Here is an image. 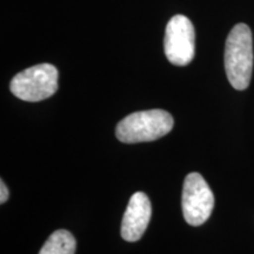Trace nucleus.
<instances>
[{"label":"nucleus","instance_id":"obj_8","mask_svg":"<svg viewBox=\"0 0 254 254\" xmlns=\"http://www.w3.org/2000/svg\"><path fill=\"white\" fill-rule=\"evenodd\" d=\"M0 202H1V204H5L6 201H7V199H8V189H7V186L5 185V183L2 182L1 180V183H0Z\"/></svg>","mask_w":254,"mask_h":254},{"label":"nucleus","instance_id":"obj_4","mask_svg":"<svg viewBox=\"0 0 254 254\" xmlns=\"http://www.w3.org/2000/svg\"><path fill=\"white\" fill-rule=\"evenodd\" d=\"M182 206L184 218L190 226H200L211 217L214 195L201 174L192 172L185 178Z\"/></svg>","mask_w":254,"mask_h":254},{"label":"nucleus","instance_id":"obj_6","mask_svg":"<svg viewBox=\"0 0 254 254\" xmlns=\"http://www.w3.org/2000/svg\"><path fill=\"white\" fill-rule=\"evenodd\" d=\"M152 214V206L148 196L136 192L129 199L122 221V237L124 240L134 243L140 240L148 226Z\"/></svg>","mask_w":254,"mask_h":254},{"label":"nucleus","instance_id":"obj_3","mask_svg":"<svg viewBox=\"0 0 254 254\" xmlns=\"http://www.w3.org/2000/svg\"><path fill=\"white\" fill-rule=\"evenodd\" d=\"M59 73L51 64H39L28 67L11 80V92L24 101L36 103L52 97L58 90Z\"/></svg>","mask_w":254,"mask_h":254},{"label":"nucleus","instance_id":"obj_1","mask_svg":"<svg viewBox=\"0 0 254 254\" xmlns=\"http://www.w3.org/2000/svg\"><path fill=\"white\" fill-rule=\"evenodd\" d=\"M225 69L230 84L236 90L249 87L253 71L252 32L246 24L232 28L225 45Z\"/></svg>","mask_w":254,"mask_h":254},{"label":"nucleus","instance_id":"obj_7","mask_svg":"<svg viewBox=\"0 0 254 254\" xmlns=\"http://www.w3.org/2000/svg\"><path fill=\"white\" fill-rule=\"evenodd\" d=\"M77 241L68 231L58 230L50 236L39 254H74Z\"/></svg>","mask_w":254,"mask_h":254},{"label":"nucleus","instance_id":"obj_2","mask_svg":"<svg viewBox=\"0 0 254 254\" xmlns=\"http://www.w3.org/2000/svg\"><path fill=\"white\" fill-rule=\"evenodd\" d=\"M173 117L164 110L134 112L118 124L116 135L125 144L153 141L172 131Z\"/></svg>","mask_w":254,"mask_h":254},{"label":"nucleus","instance_id":"obj_5","mask_svg":"<svg viewBox=\"0 0 254 254\" xmlns=\"http://www.w3.org/2000/svg\"><path fill=\"white\" fill-rule=\"evenodd\" d=\"M195 33L193 24L185 15L170 19L165 32L164 50L168 62L176 66H186L194 58Z\"/></svg>","mask_w":254,"mask_h":254}]
</instances>
